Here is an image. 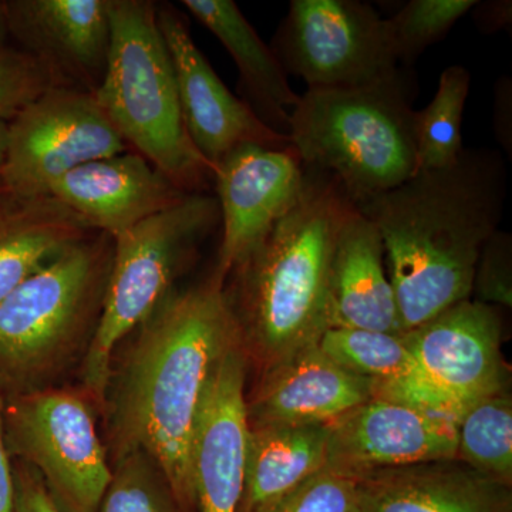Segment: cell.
Masks as SVG:
<instances>
[{
    "label": "cell",
    "instance_id": "13",
    "mask_svg": "<svg viewBox=\"0 0 512 512\" xmlns=\"http://www.w3.org/2000/svg\"><path fill=\"white\" fill-rule=\"evenodd\" d=\"M222 239L214 274H229L299 201L305 168L293 148L245 144L214 168Z\"/></svg>",
    "mask_w": 512,
    "mask_h": 512
},
{
    "label": "cell",
    "instance_id": "35",
    "mask_svg": "<svg viewBox=\"0 0 512 512\" xmlns=\"http://www.w3.org/2000/svg\"><path fill=\"white\" fill-rule=\"evenodd\" d=\"M474 9L477 10L478 25L484 32L500 30L510 26L511 2H477Z\"/></svg>",
    "mask_w": 512,
    "mask_h": 512
},
{
    "label": "cell",
    "instance_id": "18",
    "mask_svg": "<svg viewBox=\"0 0 512 512\" xmlns=\"http://www.w3.org/2000/svg\"><path fill=\"white\" fill-rule=\"evenodd\" d=\"M373 396L375 384L340 369L312 346L261 373L247 397L248 424H330Z\"/></svg>",
    "mask_w": 512,
    "mask_h": 512
},
{
    "label": "cell",
    "instance_id": "36",
    "mask_svg": "<svg viewBox=\"0 0 512 512\" xmlns=\"http://www.w3.org/2000/svg\"><path fill=\"white\" fill-rule=\"evenodd\" d=\"M9 30L8 19H6L5 0H0V47L8 46Z\"/></svg>",
    "mask_w": 512,
    "mask_h": 512
},
{
    "label": "cell",
    "instance_id": "16",
    "mask_svg": "<svg viewBox=\"0 0 512 512\" xmlns=\"http://www.w3.org/2000/svg\"><path fill=\"white\" fill-rule=\"evenodd\" d=\"M9 39L56 86L96 94L110 53V0H5Z\"/></svg>",
    "mask_w": 512,
    "mask_h": 512
},
{
    "label": "cell",
    "instance_id": "11",
    "mask_svg": "<svg viewBox=\"0 0 512 512\" xmlns=\"http://www.w3.org/2000/svg\"><path fill=\"white\" fill-rule=\"evenodd\" d=\"M498 306L466 299L406 333L424 382L460 416L476 400L510 390Z\"/></svg>",
    "mask_w": 512,
    "mask_h": 512
},
{
    "label": "cell",
    "instance_id": "24",
    "mask_svg": "<svg viewBox=\"0 0 512 512\" xmlns=\"http://www.w3.org/2000/svg\"><path fill=\"white\" fill-rule=\"evenodd\" d=\"M329 424L249 427L238 512H255L326 468Z\"/></svg>",
    "mask_w": 512,
    "mask_h": 512
},
{
    "label": "cell",
    "instance_id": "8",
    "mask_svg": "<svg viewBox=\"0 0 512 512\" xmlns=\"http://www.w3.org/2000/svg\"><path fill=\"white\" fill-rule=\"evenodd\" d=\"M84 392L43 387L5 403L9 456L36 471L63 512H99L111 466Z\"/></svg>",
    "mask_w": 512,
    "mask_h": 512
},
{
    "label": "cell",
    "instance_id": "5",
    "mask_svg": "<svg viewBox=\"0 0 512 512\" xmlns=\"http://www.w3.org/2000/svg\"><path fill=\"white\" fill-rule=\"evenodd\" d=\"M113 251L114 239L94 232L0 301L3 393L43 389L86 352L103 308Z\"/></svg>",
    "mask_w": 512,
    "mask_h": 512
},
{
    "label": "cell",
    "instance_id": "17",
    "mask_svg": "<svg viewBox=\"0 0 512 512\" xmlns=\"http://www.w3.org/2000/svg\"><path fill=\"white\" fill-rule=\"evenodd\" d=\"M49 195L94 232L119 237L138 222L183 200L188 192L133 150L80 165L57 180Z\"/></svg>",
    "mask_w": 512,
    "mask_h": 512
},
{
    "label": "cell",
    "instance_id": "27",
    "mask_svg": "<svg viewBox=\"0 0 512 512\" xmlns=\"http://www.w3.org/2000/svg\"><path fill=\"white\" fill-rule=\"evenodd\" d=\"M110 466L99 512H184L163 468L144 451H133Z\"/></svg>",
    "mask_w": 512,
    "mask_h": 512
},
{
    "label": "cell",
    "instance_id": "6",
    "mask_svg": "<svg viewBox=\"0 0 512 512\" xmlns=\"http://www.w3.org/2000/svg\"><path fill=\"white\" fill-rule=\"evenodd\" d=\"M110 28L109 62L94 94L101 109L130 150L188 194L205 192L214 168L185 128L157 3L110 0Z\"/></svg>",
    "mask_w": 512,
    "mask_h": 512
},
{
    "label": "cell",
    "instance_id": "4",
    "mask_svg": "<svg viewBox=\"0 0 512 512\" xmlns=\"http://www.w3.org/2000/svg\"><path fill=\"white\" fill-rule=\"evenodd\" d=\"M414 83L399 69L357 87H308L289 114L303 167L332 178L353 204L416 174Z\"/></svg>",
    "mask_w": 512,
    "mask_h": 512
},
{
    "label": "cell",
    "instance_id": "32",
    "mask_svg": "<svg viewBox=\"0 0 512 512\" xmlns=\"http://www.w3.org/2000/svg\"><path fill=\"white\" fill-rule=\"evenodd\" d=\"M13 467V512H63L33 468Z\"/></svg>",
    "mask_w": 512,
    "mask_h": 512
},
{
    "label": "cell",
    "instance_id": "9",
    "mask_svg": "<svg viewBox=\"0 0 512 512\" xmlns=\"http://www.w3.org/2000/svg\"><path fill=\"white\" fill-rule=\"evenodd\" d=\"M272 50L308 87H357L399 69L386 19L357 0H292Z\"/></svg>",
    "mask_w": 512,
    "mask_h": 512
},
{
    "label": "cell",
    "instance_id": "10",
    "mask_svg": "<svg viewBox=\"0 0 512 512\" xmlns=\"http://www.w3.org/2000/svg\"><path fill=\"white\" fill-rule=\"evenodd\" d=\"M130 150L92 93L52 87L8 123L3 187L43 197L80 165Z\"/></svg>",
    "mask_w": 512,
    "mask_h": 512
},
{
    "label": "cell",
    "instance_id": "15",
    "mask_svg": "<svg viewBox=\"0 0 512 512\" xmlns=\"http://www.w3.org/2000/svg\"><path fill=\"white\" fill-rule=\"evenodd\" d=\"M248 365L239 340L222 356L205 390L190 458L197 512H238L249 433Z\"/></svg>",
    "mask_w": 512,
    "mask_h": 512
},
{
    "label": "cell",
    "instance_id": "2",
    "mask_svg": "<svg viewBox=\"0 0 512 512\" xmlns=\"http://www.w3.org/2000/svg\"><path fill=\"white\" fill-rule=\"evenodd\" d=\"M508 174L493 150H463L453 164L417 171L357 210L375 224L403 332L473 296L483 245L503 220Z\"/></svg>",
    "mask_w": 512,
    "mask_h": 512
},
{
    "label": "cell",
    "instance_id": "34",
    "mask_svg": "<svg viewBox=\"0 0 512 512\" xmlns=\"http://www.w3.org/2000/svg\"><path fill=\"white\" fill-rule=\"evenodd\" d=\"M503 84H498L497 99H495L494 124L497 131L498 140L511 153V127L507 124L511 119V83L508 79H503Z\"/></svg>",
    "mask_w": 512,
    "mask_h": 512
},
{
    "label": "cell",
    "instance_id": "14",
    "mask_svg": "<svg viewBox=\"0 0 512 512\" xmlns=\"http://www.w3.org/2000/svg\"><path fill=\"white\" fill-rule=\"evenodd\" d=\"M157 22L173 63L188 136L212 168L245 144L279 150L292 147L288 136L266 126L244 100L229 92L195 45L180 10L170 3H157Z\"/></svg>",
    "mask_w": 512,
    "mask_h": 512
},
{
    "label": "cell",
    "instance_id": "3",
    "mask_svg": "<svg viewBox=\"0 0 512 512\" xmlns=\"http://www.w3.org/2000/svg\"><path fill=\"white\" fill-rule=\"evenodd\" d=\"M353 208L332 178L305 168L299 201L229 274L225 291L259 372L318 345L332 328L333 249Z\"/></svg>",
    "mask_w": 512,
    "mask_h": 512
},
{
    "label": "cell",
    "instance_id": "26",
    "mask_svg": "<svg viewBox=\"0 0 512 512\" xmlns=\"http://www.w3.org/2000/svg\"><path fill=\"white\" fill-rule=\"evenodd\" d=\"M470 86L471 74L467 69L447 67L429 106L414 113L416 173L447 167L464 150L461 127Z\"/></svg>",
    "mask_w": 512,
    "mask_h": 512
},
{
    "label": "cell",
    "instance_id": "31",
    "mask_svg": "<svg viewBox=\"0 0 512 512\" xmlns=\"http://www.w3.org/2000/svg\"><path fill=\"white\" fill-rule=\"evenodd\" d=\"M476 301L487 305L512 306V238L508 232L495 231L485 241L474 272Z\"/></svg>",
    "mask_w": 512,
    "mask_h": 512
},
{
    "label": "cell",
    "instance_id": "30",
    "mask_svg": "<svg viewBox=\"0 0 512 512\" xmlns=\"http://www.w3.org/2000/svg\"><path fill=\"white\" fill-rule=\"evenodd\" d=\"M52 87L55 80L36 59L18 47H0V120L9 123Z\"/></svg>",
    "mask_w": 512,
    "mask_h": 512
},
{
    "label": "cell",
    "instance_id": "21",
    "mask_svg": "<svg viewBox=\"0 0 512 512\" xmlns=\"http://www.w3.org/2000/svg\"><path fill=\"white\" fill-rule=\"evenodd\" d=\"M184 8L220 40L234 59L245 103L272 130L288 136L289 114L301 94L292 90L288 74L232 0H183Z\"/></svg>",
    "mask_w": 512,
    "mask_h": 512
},
{
    "label": "cell",
    "instance_id": "12",
    "mask_svg": "<svg viewBox=\"0 0 512 512\" xmlns=\"http://www.w3.org/2000/svg\"><path fill=\"white\" fill-rule=\"evenodd\" d=\"M457 417L386 397H372L329 424L325 470L356 478L456 458Z\"/></svg>",
    "mask_w": 512,
    "mask_h": 512
},
{
    "label": "cell",
    "instance_id": "33",
    "mask_svg": "<svg viewBox=\"0 0 512 512\" xmlns=\"http://www.w3.org/2000/svg\"><path fill=\"white\" fill-rule=\"evenodd\" d=\"M5 394L0 389V512H13V467L5 439Z\"/></svg>",
    "mask_w": 512,
    "mask_h": 512
},
{
    "label": "cell",
    "instance_id": "37",
    "mask_svg": "<svg viewBox=\"0 0 512 512\" xmlns=\"http://www.w3.org/2000/svg\"><path fill=\"white\" fill-rule=\"evenodd\" d=\"M6 146H8V121L0 120V171L5 164Z\"/></svg>",
    "mask_w": 512,
    "mask_h": 512
},
{
    "label": "cell",
    "instance_id": "25",
    "mask_svg": "<svg viewBox=\"0 0 512 512\" xmlns=\"http://www.w3.org/2000/svg\"><path fill=\"white\" fill-rule=\"evenodd\" d=\"M456 458L488 478L512 487L510 390L468 404L457 417Z\"/></svg>",
    "mask_w": 512,
    "mask_h": 512
},
{
    "label": "cell",
    "instance_id": "23",
    "mask_svg": "<svg viewBox=\"0 0 512 512\" xmlns=\"http://www.w3.org/2000/svg\"><path fill=\"white\" fill-rule=\"evenodd\" d=\"M316 348L340 369L375 384L376 397L457 416L424 382L406 333L335 326L323 333Z\"/></svg>",
    "mask_w": 512,
    "mask_h": 512
},
{
    "label": "cell",
    "instance_id": "19",
    "mask_svg": "<svg viewBox=\"0 0 512 512\" xmlns=\"http://www.w3.org/2000/svg\"><path fill=\"white\" fill-rule=\"evenodd\" d=\"M360 512H512V487L457 458L356 478Z\"/></svg>",
    "mask_w": 512,
    "mask_h": 512
},
{
    "label": "cell",
    "instance_id": "38",
    "mask_svg": "<svg viewBox=\"0 0 512 512\" xmlns=\"http://www.w3.org/2000/svg\"><path fill=\"white\" fill-rule=\"evenodd\" d=\"M5 191V187H3L2 180H0V192Z\"/></svg>",
    "mask_w": 512,
    "mask_h": 512
},
{
    "label": "cell",
    "instance_id": "1",
    "mask_svg": "<svg viewBox=\"0 0 512 512\" xmlns=\"http://www.w3.org/2000/svg\"><path fill=\"white\" fill-rule=\"evenodd\" d=\"M106 402L111 463L144 451L163 468L184 512L195 510L191 446L205 390L222 356L242 340L225 282L174 291L136 330Z\"/></svg>",
    "mask_w": 512,
    "mask_h": 512
},
{
    "label": "cell",
    "instance_id": "22",
    "mask_svg": "<svg viewBox=\"0 0 512 512\" xmlns=\"http://www.w3.org/2000/svg\"><path fill=\"white\" fill-rule=\"evenodd\" d=\"M92 234L82 218L52 195L0 192V301Z\"/></svg>",
    "mask_w": 512,
    "mask_h": 512
},
{
    "label": "cell",
    "instance_id": "20",
    "mask_svg": "<svg viewBox=\"0 0 512 512\" xmlns=\"http://www.w3.org/2000/svg\"><path fill=\"white\" fill-rule=\"evenodd\" d=\"M332 328L404 333L387 275L382 237L373 222L353 208L332 255Z\"/></svg>",
    "mask_w": 512,
    "mask_h": 512
},
{
    "label": "cell",
    "instance_id": "7",
    "mask_svg": "<svg viewBox=\"0 0 512 512\" xmlns=\"http://www.w3.org/2000/svg\"><path fill=\"white\" fill-rule=\"evenodd\" d=\"M221 222L217 198L185 195L114 239L103 308L83 355V392L104 409L117 346L174 291L178 276Z\"/></svg>",
    "mask_w": 512,
    "mask_h": 512
},
{
    "label": "cell",
    "instance_id": "28",
    "mask_svg": "<svg viewBox=\"0 0 512 512\" xmlns=\"http://www.w3.org/2000/svg\"><path fill=\"white\" fill-rule=\"evenodd\" d=\"M477 5L476 0H412L392 18L387 32L397 63L410 66L427 47L436 45L450 33L458 20Z\"/></svg>",
    "mask_w": 512,
    "mask_h": 512
},
{
    "label": "cell",
    "instance_id": "29",
    "mask_svg": "<svg viewBox=\"0 0 512 512\" xmlns=\"http://www.w3.org/2000/svg\"><path fill=\"white\" fill-rule=\"evenodd\" d=\"M255 512H360L356 481L323 470Z\"/></svg>",
    "mask_w": 512,
    "mask_h": 512
}]
</instances>
